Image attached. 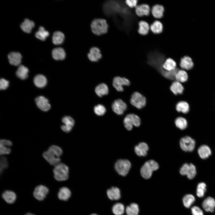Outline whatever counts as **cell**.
I'll return each instance as SVG.
<instances>
[{
    "mask_svg": "<svg viewBox=\"0 0 215 215\" xmlns=\"http://www.w3.org/2000/svg\"><path fill=\"white\" fill-rule=\"evenodd\" d=\"M62 153V150L59 147L52 145L44 152L43 156L50 165L54 166L60 163V157Z\"/></svg>",
    "mask_w": 215,
    "mask_h": 215,
    "instance_id": "cell-1",
    "label": "cell"
},
{
    "mask_svg": "<svg viewBox=\"0 0 215 215\" xmlns=\"http://www.w3.org/2000/svg\"><path fill=\"white\" fill-rule=\"evenodd\" d=\"M53 172L55 179L59 182L65 181L69 177L68 167L62 163L60 162L54 166Z\"/></svg>",
    "mask_w": 215,
    "mask_h": 215,
    "instance_id": "cell-2",
    "label": "cell"
},
{
    "mask_svg": "<svg viewBox=\"0 0 215 215\" xmlns=\"http://www.w3.org/2000/svg\"><path fill=\"white\" fill-rule=\"evenodd\" d=\"M158 163L154 160H151L146 162L140 170L142 176L144 179H148L151 177L153 171L158 169Z\"/></svg>",
    "mask_w": 215,
    "mask_h": 215,
    "instance_id": "cell-3",
    "label": "cell"
},
{
    "mask_svg": "<svg viewBox=\"0 0 215 215\" xmlns=\"http://www.w3.org/2000/svg\"><path fill=\"white\" fill-rule=\"evenodd\" d=\"M91 27L92 31L94 34L99 35L107 32L108 25L105 20L97 19H94L92 22Z\"/></svg>",
    "mask_w": 215,
    "mask_h": 215,
    "instance_id": "cell-4",
    "label": "cell"
},
{
    "mask_svg": "<svg viewBox=\"0 0 215 215\" xmlns=\"http://www.w3.org/2000/svg\"><path fill=\"white\" fill-rule=\"evenodd\" d=\"M123 123L126 129L128 130H130L132 129L133 126L136 127L139 126L141 120L140 117L137 115L130 113L125 117Z\"/></svg>",
    "mask_w": 215,
    "mask_h": 215,
    "instance_id": "cell-5",
    "label": "cell"
},
{
    "mask_svg": "<svg viewBox=\"0 0 215 215\" xmlns=\"http://www.w3.org/2000/svg\"><path fill=\"white\" fill-rule=\"evenodd\" d=\"M130 102L133 107L141 109L145 106L146 99L145 97L140 93L135 92L131 96Z\"/></svg>",
    "mask_w": 215,
    "mask_h": 215,
    "instance_id": "cell-6",
    "label": "cell"
},
{
    "mask_svg": "<svg viewBox=\"0 0 215 215\" xmlns=\"http://www.w3.org/2000/svg\"><path fill=\"white\" fill-rule=\"evenodd\" d=\"M131 167L130 162L128 160L120 159L115 165V169L118 173L123 176H126Z\"/></svg>",
    "mask_w": 215,
    "mask_h": 215,
    "instance_id": "cell-7",
    "label": "cell"
},
{
    "mask_svg": "<svg viewBox=\"0 0 215 215\" xmlns=\"http://www.w3.org/2000/svg\"><path fill=\"white\" fill-rule=\"evenodd\" d=\"M49 191V189L47 186L44 185H40L35 188L33 195L36 200L42 201L46 198Z\"/></svg>",
    "mask_w": 215,
    "mask_h": 215,
    "instance_id": "cell-8",
    "label": "cell"
},
{
    "mask_svg": "<svg viewBox=\"0 0 215 215\" xmlns=\"http://www.w3.org/2000/svg\"><path fill=\"white\" fill-rule=\"evenodd\" d=\"M195 141L189 136H185L182 138L180 141L181 149L186 152H191L194 150L195 146Z\"/></svg>",
    "mask_w": 215,
    "mask_h": 215,
    "instance_id": "cell-9",
    "label": "cell"
},
{
    "mask_svg": "<svg viewBox=\"0 0 215 215\" xmlns=\"http://www.w3.org/2000/svg\"><path fill=\"white\" fill-rule=\"evenodd\" d=\"M130 85V81L127 78L117 76L115 77L113 81V86L116 90L119 92L124 90L123 86H129Z\"/></svg>",
    "mask_w": 215,
    "mask_h": 215,
    "instance_id": "cell-10",
    "label": "cell"
},
{
    "mask_svg": "<svg viewBox=\"0 0 215 215\" xmlns=\"http://www.w3.org/2000/svg\"><path fill=\"white\" fill-rule=\"evenodd\" d=\"M113 111L118 115H122L126 110L127 105L121 99L115 100L113 103L112 106Z\"/></svg>",
    "mask_w": 215,
    "mask_h": 215,
    "instance_id": "cell-11",
    "label": "cell"
},
{
    "mask_svg": "<svg viewBox=\"0 0 215 215\" xmlns=\"http://www.w3.org/2000/svg\"><path fill=\"white\" fill-rule=\"evenodd\" d=\"M1 196L5 202L9 204L14 203L17 198L16 193L13 191L10 190L4 191L1 195Z\"/></svg>",
    "mask_w": 215,
    "mask_h": 215,
    "instance_id": "cell-12",
    "label": "cell"
},
{
    "mask_svg": "<svg viewBox=\"0 0 215 215\" xmlns=\"http://www.w3.org/2000/svg\"><path fill=\"white\" fill-rule=\"evenodd\" d=\"M194 64L192 59L189 56H185L181 59L179 66L182 69L188 71L194 67Z\"/></svg>",
    "mask_w": 215,
    "mask_h": 215,
    "instance_id": "cell-13",
    "label": "cell"
},
{
    "mask_svg": "<svg viewBox=\"0 0 215 215\" xmlns=\"http://www.w3.org/2000/svg\"><path fill=\"white\" fill-rule=\"evenodd\" d=\"M35 101L37 107L41 110L47 111L50 109V105L48 100L44 96H38L36 98Z\"/></svg>",
    "mask_w": 215,
    "mask_h": 215,
    "instance_id": "cell-14",
    "label": "cell"
},
{
    "mask_svg": "<svg viewBox=\"0 0 215 215\" xmlns=\"http://www.w3.org/2000/svg\"><path fill=\"white\" fill-rule=\"evenodd\" d=\"M64 124L61 126L62 130L64 132L68 133L71 131L74 124L73 119L70 116H65L62 119Z\"/></svg>",
    "mask_w": 215,
    "mask_h": 215,
    "instance_id": "cell-15",
    "label": "cell"
},
{
    "mask_svg": "<svg viewBox=\"0 0 215 215\" xmlns=\"http://www.w3.org/2000/svg\"><path fill=\"white\" fill-rule=\"evenodd\" d=\"M202 206L206 211L213 212L215 208V200L211 197H208L203 201Z\"/></svg>",
    "mask_w": 215,
    "mask_h": 215,
    "instance_id": "cell-16",
    "label": "cell"
},
{
    "mask_svg": "<svg viewBox=\"0 0 215 215\" xmlns=\"http://www.w3.org/2000/svg\"><path fill=\"white\" fill-rule=\"evenodd\" d=\"M57 195L58 198L59 200L62 201H67L70 197L71 192L68 188L63 186L61 187L59 189Z\"/></svg>",
    "mask_w": 215,
    "mask_h": 215,
    "instance_id": "cell-17",
    "label": "cell"
},
{
    "mask_svg": "<svg viewBox=\"0 0 215 215\" xmlns=\"http://www.w3.org/2000/svg\"><path fill=\"white\" fill-rule=\"evenodd\" d=\"M9 63L16 66L19 65L21 62L22 56L19 52H12L8 55Z\"/></svg>",
    "mask_w": 215,
    "mask_h": 215,
    "instance_id": "cell-18",
    "label": "cell"
},
{
    "mask_svg": "<svg viewBox=\"0 0 215 215\" xmlns=\"http://www.w3.org/2000/svg\"><path fill=\"white\" fill-rule=\"evenodd\" d=\"M135 12L139 16H148L150 14V9L149 6L146 4H142L137 6L135 8Z\"/></svg>",
    "mask_w": 215,
    "mask_h": 215,
    "instance_id": "cell-19",
    "label": "cell"
},
{
    "mask_svg": "<svg viewBox=\"0 0 215 215\" xmlns=\"http://www.w3.org/2000/svg\"><path fill=\"white\" fill-rule=\"evenodd\" d=\"M170 89L175 95H181L183 93L184 90L182 83L176 80L173 81L171 85Z\"/></svg>",
    "mask_w": 215,
    "mask_h": 215,
    "instance_id": "cell-20",
    "label": "cell"
},
{
    "mask_svg": "<svg viewBox=\"0 0 215 215\" xmlns=\"http://www.w3.org/2000/svg\"><path fill=\"white\" fill-rule=\"evenodd\" d=\"M148 149V146L146 143L141 142L135 146L134 150L138 156H145L147 154Z\"/></svg>",
    "mask_w": 215,
    "mask_h": 215,
    "instance_id": "cell-21",
    "label": "cell"
},
{
    "mask_svg": "<svg viewBox=\"0 0 215 215\" xmlns=\"http://www.w3.org/2000/svg\"><path fill=\"white\" fill-rule=\"evenodd\" d=\"M87 56L89 59L92 62L97 61L102 57L100 50L96 47L91 48Z\"/></svg>",
    "mask_w": 215,
    "mask_h": 215,
    "instance_id": "cell-22",
    "label": "cell"
},
{
    "mask_svg": "<svg viewBox=\"0 0 215 215\" xmlns=\"http://www.w3.org/2000/svg\"><path fill=\"white\" fill-rule=\"evenodd\" d=\"M107 194L108 198L111 200H117L121 197L120 191L116 187H112L108 189Z\"/></svg>",
    "mask_w": 215,
    "mask_h": 215,
    "instance_id": "cell-23",
    "label": "cell"
},
{
    "mask_svg": "<svg viewBox=\"0 0 215 215\" xmlns=\"http://www.w3.org/2000/svg\"><path fill=\"white\" fill-rule=\"evenodd\" d=\"M176 109L178 113L186 114L189 111L190 106L187 102L185 101H180L176 104Z\"/></svg>",
    "mask_w": 215,
    "mask_h": 215,
    "instance_id": "cell-24",
    "label": "cell"
},
{
    "mask_svg": "<svg viewBox=\"0 0 215 215\" xmlns=\"http://www.w3.org/2000/svg\"><path fill=\"white\" fill-rule=\"evenodd\" d=\"M52 56L53 58L56 60H63L65 57L66 54L63 48L57 47L52 50Z\"/></svg>",
    "mask_w": 215,
    "mask_h": 215,
    "instance_id": "cell-25",
    "label": "cell"
},
{
    "mask_svg": "<svg viewBox=\"0 0 215 215\" xmlns=\"http://www.w3.org/2000/svg\"><path fill=\"white\" fill-rule=\"evenodd\" d=\"M163 69L166 71H170L175 70L177 67L176 62L171 58L165 60L162 65Z\"/></svg>",
    "mask_w": 215,
    "mask_h": 215,
    "instance_id": "cell-26",
    "label": "cell"
},
{
    "mask_svg": "<svg viewBox=\"0 0 215 215\" xmlns=\"http://www.w3.org/2000/svg\"><path fill=\"white\" fill-rule=\"evenodd\" d=\"M164 11V7L161 5L158 4L154 5L151 9L152 15L157 19L162 18L163 16Z\"/></svg>",
    "mask_w": 215,
    "mask_h": 215,
    "instance_id": "cell-27",
    "label": "cell"
},
{
    "mask_svg": "<svg viewBox=\"0 0 215 215\" xmlns=\"http://www.w3.org/2000/svg\"><path fill=\"white\" fill-rule=\"evenodd\" d=\"M198 152L200 157L203 159L208 158L211 153L210 148L205 145L201 146L198 149Z\"/></svg>",
    "mask_w": 215,
    "mask_h": 215,
    "instance_id": "cell-28",
    "label": "cell"
},
{
    "mask_svg": "<svg viewBox=\"0 0 215 215\" xmlns=\"http://www.w3.org/2000/svg\"><path fill=\"white\" fill-rule=\"evenodd\" d=\"M188 79V76L187 72L182 69H179L175 76V80L181 83L186 82Z\"/></svg>",
    "mask_w": 215,
    "mask_h": 215,
    "instance_id": "cell-29",
    "label": "cell"
},
{
    "mask_svg": "<svg viewBox=\"0 0 215 215\" xmlns=\"http://www.w3.org/2000/svg\"><path fill=\"white\" fill-rule=\"evenodd\" d=\"M34 83L35 85L39 88H42L46 85L47 80L45 77L42 74L36 76L34 79Z\"/></svg>",
    "mask_w": 215,
    "mask_h": 215,
    "instance_id": "cell-30",
    "label": "cell"
},
{
    "mask_svg": "<svg viewBox=\"0 0 215 215\" xmlns=\"http://www.w3.org/2000/svg\"><path fill=\"white\" fill-rule=\"evenodd\" d=\"M34 26V22L28 19H26L21 24L20 27L24 32L30 33L32 28Z\"/></svg>",
    "mask_w": 215,
    "mask_h": 215,
    "instance_id": "cell-31",
    "label": "cell"
},
{
    "mask_svg": "<svg viewBox=\"0 0 215 215\" xmlns=\"http://www.w3.org/2000/svg\"><path fill=\"white\" fill-rule=\"evenodd\" d=\"M64 39V34L60 31L54 32L52 36V41L55 45H59L62 44Z\"/></svg>",
    "mask_w": 215,
    "mask_h": 215,
    "instance_id": "cell-32",
    "label": "cell"
},
{
    "mask_svg": "<svg viewBox=\"0 0 215 215\" xmlns=\"http://www.w3.org/2000/svg\"><path fill=\"white\" fill-rule=\"evenodd\" d=\"M95 91L96 94L99 97L107 95L108 92L107 86L104 83L101 84L96 87Z\"/></svg>",
    "mask_w": 215,
    "mask_h": 215,
    "instance_id": "cell-33",
    "label": "cell"
},
{
    "mask_svg": "<svg viewBox=\"0 0 215 215\" xmlns=\"http://www.w3.org/2000/svg\"><path fill=\"white\" fill-rule=\"evenodd\" d=\"M174 122L176 126L181 130L185 129L188 126L187 119L182 116L177 117L175 119Z\"/></svg>",
    "mask_w": 215,
    "mask_h": 215,
    "instance_id": "cell-34",
    "label": "cell"
},
{
    "mask_svg": "<svg viewBox=\"0 0 215 215\" xmlns=\"http://www.w3.org/2000/svg\"><path fill=\"white\" fill-rule=\"evenodd\" d=\"M28 69L23 65H20L16 72L17 76L21 79H26L28 77Z\"/></svg>",
    "mask_w": 215,
    "mask_h": 215,
    "instance_id": "cell-35",
    "label": "cell"
},
{
    "mask_svg": "<svg viewBox=\"0 0 215 215\" xmlns=\"http://www.w3.org/2000/svg\"><path fill=\"white\" fill-rule=\"evenodd\" d=\"M139 25L138 32L140 34L145 35L148 33L150 27L147 22L144 21H140L139 23Z\"/></svg>",
    "mask_w": 215,
    "mask_h": 215,
    "instance_id": "cell-36",
    "label": "cell"
},
{
    "mask_svg": "<svg viewBox=\"0 0 215 215\" xmlns=\"http://www.w3.org/2000/svg\"><path fill=\"white\" fill-rule=\"evenodd\" d=\"M150 29L154 33L159 34L162 32L163 26L162 23L157 20L155 21L151 25Z\"/></svg>",
    "mask_w": 215,
    "mask_h": 215,
    "instance_id": "cell-37",
    "label": "cell"
},
{
    "mask_svg": "<svg viewBox=\"0 0 215 215\" xmlns=\"http://www.w3.org/2000/svg\"><path fill=\"white\" fill-rule=\"evenodd\" d=\"M127 215H138L139 211L138 205L135 203H132L128 206L126 208Z\"/></svg>",
    "mask_w": 215,
    "mask_h": 215,
    "instance_id": "cell-38",
    "label": "cell"
},
{
    "mask_svg": "<svg viewBox=\"0 0 215 215\" xmlns=\"http://www.w3.org/2000/svg\"><path fill=\"white\" fill-rule=\"evenodd\" d=\"M49 32L45 30L43 27L40 26L39 27L38 30L36 33L35 36L37 38L40 40L44 41L49 36Z\"/></svg>",
    "mask_w": 215,
    "mask_h": 215,
    "instance_id": "cell-39",
    "label": "cell"
},
{
    "mask_svg": "<svg viewBox=\"0 0 215 215\" xmlns=\"http://www.w3.org/2000/svg\"><path fill=\"white\" fill-rule=\"evenodd\" d=\"M195 200V198L193 195L188 194L184 196L182 201L184 206L187 208H189L194 203Z\"/></svg>",
    "mask_w": 215,
    "mask_h": 215,
    "instance_id": "cell-40",
    "label": "cell"
},
{
    "mask_svg": "<svg viewBox=\"0 0 215 215\" xmlns=\"http://www.w3.org/2000/svg\"><path fill=\"white\" fill-rule=\"evenodd\" d=\"M112 210L113 213L115 215H122L124 213L125 207L122 203H117L113 205Z\"/></svg>",
    "mask_w": 215,
    "mask_h": 215,
    "instance_id": "cell-41",
    "label": "cell"
},
{
    "mask_svg": "<svg viewBox=\"0 0 215 215\" xmlns=\"http://www.w3.org/2000/svg\"><path fill=\"white\" fill-rule=\"evenodd\" d=\"M206 184L204 182H200L198 184L196 193L198 197H202L204 196L206 190Z\"/></svg>",
    "mask_w": 215,
    "mask_h": 215,
    "instance_id": "cell-42",
    "label": "cell"
},
{
    "mask_svg": "<svg viewBox=\"0 0 215 215\" xmlns=\"http://www.w3.org/2000/svg\"><path fill=\"white\" fill-rule=\"evenodd\" d=\"M95 113L97 115L101 116L105 114L106 112V109L102 105L99 104L96 106L94 109Z\"/></svg>",
    "mask_w": 215,
    "mask_h": 215,
    "instance_id": "cell-43",
    "label": "cell"
},
{
    "mask_svg": "<svg viewBox=\"0 0 215 215\" xmlns=\"http://www.w3.org/2000/svg\"><path fill=\"white\" fill-rule=\"evenodd\" d=\"M196 173L195 166L192 163L190 164L189 171L187 175L188 178L189 179H193L195 176Z\"/></svg>",
    "mask_w": 215,
    "mask_h": 215,
    "instance_id": "cell-44",
    "label": "cell"
},
{
    "mask_svg": "<svg viewBox=\"0 0 215 215\" xmlns=\"http://www.w3.org/2000/svg\"><path fill=\"white\" fill-rule=\"evenodd\" d=\"M0 174L2 173L3 171L7 167L8 162L7 158L1 156L0 159Z\"/></svg>",
    "mask_w": 215,
    "mask_h": 215,
    "instance_id": "cell-45",
    "label": "cell"
},
{
    "mask_svg": "<svg viewBox=\"0 0 215 215\" xmlns=\"http://www.w3.org/2000/svg\"><path fill=\"white\" fill-rule=\"evenodd\" d=\"M11 152V150L10 147L5 145L0 144V155L8 154H10Z\"/></svg>",
    "mask_w": 215,
    "mask_h": 215,
    "instance_id": "cell-46",
    "label": "cell"
},
{
    "mask_svg": "<svg viewBox=\"0 0 215 215\" xmlns=\"http://www.w3.org/2000/svg\"><path fill=\"white\" fill-rule=\"evenodd\" d=\"M189 168V164L187 163H185L181 168L179 172L182 175H187Z\"/></svg>",
    "mask_w": 215,
    "mask_h": 215,
    "instance_id": "cell-47",
    "label": "cell"
},
{
    "mask_svg": "<svg viewBox=\"0 0 215 215\" xmlns=\"http://www.w3.org/2000/svg\"><path fill=\"white\" fill-rule=\"evenodd\" d=\"M191 211L193 215H204L202 210L197 206L192 207L191 208Z\"/></svg>",
    "mask_w": 215,
    "mask_h": 215,
    "instance_id": "cell-48",
    "label": "cell"
},
{
    "mask_svg": "<svg viewBox=\"0 0 215 215\" xmlns=\"http://www.w3.org/2000/svg\"><path fill=\"white\" fill-rule=\"evenodd\" d=\"M9 82L4 79H1L0 81V89L5 90L8 86Z\"/></svg>",
    "mask_w": 215,
    "mask_h": 215,
    "instance_id": "cell-49",
    "label": "cell"
},
{
    "mask_svg": "<svg viewBox=\"0 0 215 215\" xmlns=\"http://www.w3.org/2000/svg\"><path fill=\"white\" fill-rule=\"evenodd\" d=\"M126 4L130 8L136 7L137 6L138 1L137 0H127L125 1Z\"/></svg>",
    "mask_w": 215,
    "mask_h": 215,
    "instance_id": "cell-50",
    "label": "cell"
},
{
    "mask_svg": "<svg viewBox=\"0 0 215 215\" xmlns=\"http://www.w3.org/2000/svg\"><path fill=\"white\" fill-rule=\"evenodd\" d=\"M0 144L5 145L9 147L12 145V143L11 141L5 139H1L0 141Z\"/></svg>",
    "mask_w": 215,
    "mask_h": 215,
    "instance_id": "cell-51",
    "label": "cell"
},
{
    "mask_svg": "<svg viewBox=\"0 0 215 215\" xmlns=\"http://www.w3.org/2000/svg\"><path fill=\"white\" fill-rule=\"evenodd\" d=\"M24 215H36L33 213H28L25 214Z\"/></svg>",
    "mask_w": 215,
    "mask_h": 215,
    "instance_id": "cell-52",
    "label": "cell"
},
{
    "mask_svg": "<svg viewBox=\"0 0 215 215\" xmlns=\"http://www.w3.org/2000/svg\"><path fill=\"white\" fill-rule=\"evenodd\" d=\"M90 215H97L96 214H92Z\"/></svg>",
    "mask_w": 215,
    "mask_h": 215,
    "instance_id": "cell-53",
    "label": "cell"
}]
</instances>
